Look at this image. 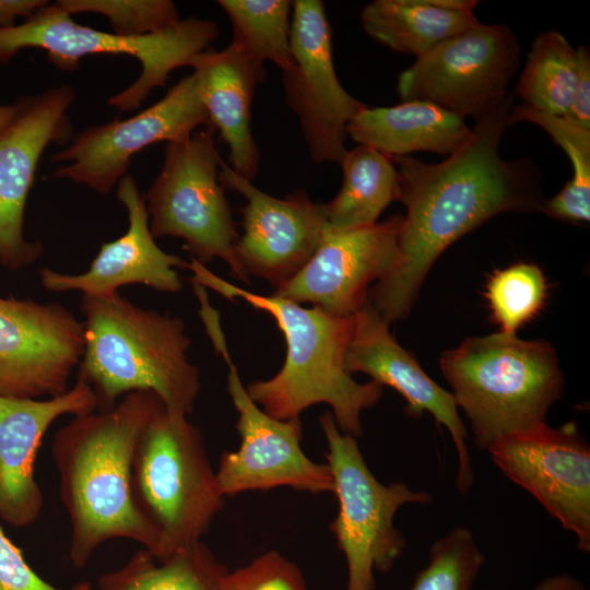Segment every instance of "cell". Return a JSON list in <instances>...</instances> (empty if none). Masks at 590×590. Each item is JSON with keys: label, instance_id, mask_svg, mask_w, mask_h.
<instances>
[{"label": "cell", "instance_id": "cell-8", "mask_svg": "<svg viewBox=\"0 0 590 590\" xmlns=\"http://www.w3.org/2000/svg\"><path fill=\"white\" fill-rule=\"evenodd\" d=\"M319 423L339 504L330 530L346 560V590H375L374 570L392 569L405 548V538L394 527L397 511L406 504L427 505L432 495L404 482L381 483L369 470L356 438L339 429L331 412H324Z\"/></svg>", "mask_w": 590, "mask_h": 590}, {"label": "cell", "instance_id": "cell-11", "mask_svg": "<svg viewBox=\"0 0 590 590\" xmlns=\"http://www.w3.org/2000/svg\"><path fill=\"white\" fill-rule=\"evenodd\" d=\"M519 61L509 26L477 22L416 58L400 73L398 94L402 102L425 101L477 120L508 97Z\"/></svg>", "mask_w": 590, "mask_h": 590}, {"label": "cell", "instance_id": "cell-7", "mask_svg": "<svg viewBox=\"0 0 590 590\" xmlns=\"http://www.w3.org/2000/svg\"><path fill=\"white\" fill-rule=\"evenodd\" d=\"M219 35L214 21L190 17L154 34L125 37L80 25L57 2H48L22 23L0 28V63L10 62L26 48L47 51L49 62L63 70H74L91 55L137 58L140 75L108 99V105L129 111L137 109L153 88L164 86L172 71L190 67Z\"/></svg>", "mask_w": 590, "mask_h": 590}, {"label": "cell", "instance_id": "cell-22", "mask_svg": "<svg viewBox=\"0 0 590 590\" xmlns=\"http://www.w3.org/2000/svg\"><path fill=\"white\" fill-rule=\"evenodd\" d=\"M263 66L232 43L222 50L198 55L190 64L199 80L209 123L228 145L231 168L250 181L260 167L250 121L256 87L267 76Z\"/></svg>", "mask_w": 590, "mask_h": 590}, {"label": "cell", "instance_id": "cell-9", "mask_svg": "<svg viewBox=\"0 0 590 590\" xmlns=\"http://www.w3.org/2000/svg\"><path fill=\"white\" fill-rule=\"evenodd\" d=\"M215 129L194 131L168 142L162 169L148 193L145 205L153 237H179L184 248L201 264L220 258L240 282L249 283L234 252L239 238L224 188L219 180L222 161Z\"/></svg>", "mask_w": 590, "mask_h": 590}, {"label": "cell", "instance_id": "cell-15", "mask_svg": "<svg viewBox=\"0 0 590 590\" xmlns=\"http://www.w3.org/2000/svg\"><path fill=\"white\" fill-rule=\"evenodd\" d=\"M497 468L528 491L590 552V447L575 422L504 438L487 450Z\"/></svg>", "mask_w": 590, "mask_h": 590}, {"label": "cell", "instance_id": "cell-12", "mask_svg": "<svg viewBox=\"0 0 590 590\" xmlns=\"http://www.w3.org/2000/svg\"><path fill=\"white\" fill-rule=\"evenodd\" d=\"M202 125H210L209 117L199 80L192 72L137 115L92 126L72 135L66 148L50 158L64 163L54 176L106 194L127 175L133 155L157 142L182 141Z\"/></svg>", "mask_w": 590, "mask_h": 590}, {"label": "cell", "instance_id": "cell-14", "mask_svg": "<svg viewBox=\"0 0 590 590\" xmlns=\"http://www.w3.org/2000/svg\"><path fill=\"white\" fill-rule=\"evenodd\" d=\"M74 97L70 85L22 96L0 132V266L11 271L33 264L44 252L40 243L24 236L25 205L45 150L72 138L68 110Z\"/></svg>", "mask_w": 590, "mask_h": 590}, {"label": "cell", "instance_id": "cell-27", "mask_svg": "<svg viewBox=\"0 0 590 590\" xmlns=\"http://www.w3.org/2000/svg\"><path fill=\"white\" fill-rule=\"evenodd\" d=\"M577 78L576 48L555 30L541 32L531 45L516 94L527 107L565 116L573 101Z\"/></svg>", "mask_w": 590, "mask_h": 590}, {"label": "cell", "instance_id": "cell-29", "mask_svg": "<svg viewBox=\"0 0 590 590\" xmlns=\"http://www.w3.org/2000/svg\"><path fill=\"white\" fill-rule=\"evenodd\" d=\"M232 28V44L264 64L271 61L282 73L294 68L291 50L292 2L288 0H219Z\"/></svg>", "mask_w": 590, "mask_h": 590}, {"label": "cell", "instance_id": "cell-6", "mask_svg": "<svg viewBox=\"0 0 590 590\" xmlns=\"http://www.w3.org/2000/svg\"><path fill=\"white\" fill-rule=\"evenodd\" d=\"M187 417L163 408L133 457L132 498L160 536L158 559L201 541L224 503L202 434Z\"/></svg>", "mask_w": 590, "mask_h": 590}, {"label": "cell", "instance_id": "cell-16", "mask_svg": "<svg viewBox=\"0 0 590 590\" xmlns=\"http://www.w3.org/2000/svg\"><path fill=\"white\" fill-rule=\"evenodd\" d=\"M83 347L82 321L63 305L0 297V396L63 393Z\"/></svg>", "mask_w": 590, "mask_h": 590}, {"label": "cell", "instance_id": "cell-28", "mask_svg": "<svg viewBox=\"0 0 590 590\" xmlns=\"http://www.w3.org/2000/svg\"><path fill=\"white\" fill-rule=\"evenodd\" d=\"M529 121L545 130L568 156L573 177L553 198L546 199L542 212L571 223L590 220V129H586L564 116L534 110L522 104L512 106L509 126Z\"/></svg>", "mask_w": 590, "mask_h": 590}, {"label": "cell", "instance_id": "cell-17", "mask_svg": "<svg viewBox=\"0 0 590 590\" xmlns=\"http://www.w3.org/2000/svg\"><path fill=\"white\" fill-rule=\"evenodd\" d=\"M219 180L247 201L244 233L234 247L240 268L248 276L264 279L278 288L317 250L327 228L324 203L312 201L303 189L283 198L271 196L237 175L223 160Z\"/></svg>", "mask_w": 590, "mask_h": 590}, {"label": "cell", "instance_id": "cell-36", "mask_svg": "<svg viewBox=\"0 0 590 590\" xmlns=\"http://www.w3.org/2000/svg\"><path fill=\"white\" fill-rule=\"evenodd\" d=\"M47 3L46 0H0V28L15 25L19 17L27 19Z\"/></svg>", "mask_w": 590, "mask_h": 590}, {"label": "cell", "instance_id": "cell-24", "mask_svg": "<svg viewBox=\"0 0 590 590\" xmlns=\"http://www.w3.org/2000/svg\"><path fill=\"white\" fill-rule=\"evenodd\" d=\"M477 22L473 13L447 11L430 0H375L361 13L367 35L416 58Z\"/></svg>", "mask_w": 590, "mask_h": 590}, {"label": "cell", "instance_id": "cell-4", "mask_svg": "<svg viewBox=\"0 0 590 590\" xmlns=\"http://www.w3.org/2000/svg\"><path fill=\"white\" fill-rule=\"evenodd\" d=\"M84 347L76 380L88 385L96 410L133 391H152L173 413H192L201 381L189 362L191 339L177 316L142 308L118 292L83 295Z\"/></svg>", "mask_w": 590, "mask_h": 590}, {"label": "cell", "instance_id": "cell-26", "mask_svg": "<svg viewBox=\"0 0 590 590\" xmlns=\"http://www.w3.org/2000/svg\"><path fill=\"white\" fill-rule=\"evenodd\" d=\"M227 568L201 541L158 559L146 548L102 575L99 590H221Z\"/></svg>", "mask_w": 590, "mask_h": 590}, {"label": "cell", "instance_id": "cell-23", "mask_svg": "<svg viewBox=\"0 0 590 590\" xmlns=\"http://www.w3.org/2000/svg\"><path fill=\"white\" fill-rule=\"evenodd\" d=\"M464 118L425 101L366 107L349 123L347 135L390 157L427 151L449 156L469 139Z\"/></svg>", "mask_w": 590, "mask_h": 590}, {"label": "cell", "instance_id": "cell-18", "mask_svg": "<svg viewBox=\"0 0 590 590\" xmlns=\"http://www.w3.org/2000/svg\"><path fill=\"white\" fill-rule=\"evenodd\" d=\"M402 215L370 226L338 232L328 227L307 263L273 294L309 303L331 315L353 317L369 286L391 269L398 252Z\"/></svg>", "mask_w": 590, "mask_h": 590}, {"label": "cell", "instance_id": "cell-38", "mask_svg": "<svg viewBox=\"0 0 590 590\" xmlns=\"http://www.w3.org/2000/svg\"><path fill=\"white\" fill-rule=\"evenodd\" d=\"M14 104L12 105H0V132L9 125L13 115H14Z\"/></svg>", "mask_w": 590, "mask_h": 590}, {"label": "cell", "instance_id": "cell-30", "mask_svg": "<svg viewBox=\"0 0 590 590\" xmlns=\"http://www.w3.org/2000/svg\"><path fill=\"white\" fill-rule=\"evenodd\" d=\"M484 296L500 332L515 335L542 310L547 282L536 264L520 262L491 274Z\"/></svg>", "mask_w": 590, "mask_h": 590}, {"label": "cell", "instance_id": "cell-5", "mask_svg": "<svg viewBox=\"0 0 590 590\" xmlns=\"http://www.w3.org/2000/svg\"><path fill=\"white\" fill-rule=\"evenodd\" d=\"M439 364L480 450L547 425L564 391L556 351L542 340L502 332L467 338Z\"/></svg>", "mask_w": 590, "mask_h": 590}, {"label": "cell", "instance_id": "cell-37", "mask_svg": "<svg viewBox=\"0 0 590 590\" xmlns=\"http://www.w3.org/2000/svg\"><path fill=\"white\" fill-rule=\"evenodd\" d=\"M533 590H587L585 585L568 574H558L545 578Z\"/></svg>", "mask_w": 590, "mask_h": 590}, {"label": "cell", "instance_id": "cell-19", "mask_svg": "<svg viewBox=\"0 0 590 590\" xmlns=\"http://www.w3.org/2000/svg\"><path fill=\"white\" fill-rule=\"evenodd\" d=\"M349 374L363 373L371 381L397 390L406 401V413L421 417L429 413L450 434L457 457L456 486L465 496L474 482L467 446L468 430L451 392L436 384L417 361L394 339L378 311L367 302L354 315V328L344 354Z\"/></svg>", "mask_w": 590, "mask_h": 590}, {"label": "cell", "instance_id": "cell-31", "mask_svg": "<svg viewBox=\"0 0 590 590\" xmlns=\"http://www.w3.org/2000/svg\"><path fill=\"white\" fill-rule=\"evenodd\" d=\"M484 563L472 532L457 527L433 543L411 590H470Z\"/></svg>", "mask_w": 590, "mask_h": 590}, {"label": "cell", "instance_id": "cell-2", "mask_svg": "<svg viewBox=\"0 0 590 590\" xmlns=\"http://www.w3.org/2000/svg\"><path fill=\"white\" fill-rule=\"evenodd\" d=\"M163 408L154 392L133 391L110 409L74 416L55 434L51 455L75 568H84L98 546L117 538L160 556V536L133 503L131 472L139 439Z\"/></svg>", "mask_w": 590, "mask_h": 590}, {"label": "cell", "instance_id": "cell-13", "mask_svg": "<svg viewBox=\"0 0 590 590\" xmlns=\"http://www.w3.org/2000/svg\"><path fill=\"white\" fill-rule=\"evenodd\" d=\"M291 50L295 66L282 78L286 103L298 118L310 157L340 164L347 151V126L368 106L338 79L322 1L292 2Z\"/></svg>", "mask_w": 590, "mask_h": 590}, {"label": "cell", "instance_id": "cell-20", "mask_svg": "<svg viewBox=\"0 0 590 590\" xmlns=\"http://www.w3.org/2000/svg\"><path fill=\"white\" fill-rule=\"evenodd\" d=\"M96 409L92 388L79 380L45 400L0 396V521L26 528L38 520L44 496L34 471L46 432L62 415L78 416Z\"/></svg>", "mask_w": 590, "mask_h": 590}, {"label": "cell", "instance_id": "cell-35", "mask_svg": "<svg viewBox=\"0 0 590 590\" xmlns=\"http://www.w3.org/2000/svg\"><path fill=\"white\" fill-rule=\"evenodd\" d=\"M576 52L578 78L570 107L564 117L590 129V55L586 46H579Z\"/></svg>", "mask_w": 590, "mask_h": 590}, {"label": "cell", "instance_id": "cell-1", "mask_svg": "<svg viewBox=\"0 0 590 590\" xmlns=\"http://www.w3.org/2000/svg\"><path fill=\"white\" fill-rule=\"evenodd\" d=\"M512 106L508 95L475 120L468 141L440 163L391 157L406 214L394 263L367 297L387 323L408 316L434 262L461 236L504 212L541 211L545 198L533 167L499 155Z\"/></svg>", "mask_w": 590, "mask_h": 590}, {"label": "cell", "instance_id": "cell-10", "mask_svg": "<svg viewBox=\"0 0 590 590\" xmlns=\"http://www.w3.org/2000/svg\"><path fill=\"white\" fill-rule=\"evenodd\" d=\"M217 314L203 318L215 351L228 367L227 391L238 412L236 429L240 445L221 456L216 479L224 497L248 491L288 486L309 493H333L334 481L327 463L310 460L300 447L303 425L298 418L278 420L248 394L231 358Z\"/></svg>", "mask_w": 590, "mask_h": 590}, {"label": "cell", "instance_id": "cell-33", "mask_svg": "<svg viewBox=\"0 0 590 590\" xmlns=\"http://www.w3.org/2000/svg\"><path fill=\"white\" fill-rule=\"evenodd\" d=\"M221 590H308L299 568L276 551L227 573Z\"/></svg>", "mask_w": 590, "mask_h": 590}, {"label": "cell", "instance_id": "cell-3", "mask_svg": "<svg viewBox=\"0 0 590 590\" xmlns=\"http://www.w3.org/2000/svg\"><path fill=\"white\" fill-rule=\"evenodd\" d=\"M191 283L211 288L231 302L241 299L269 314L284 335L282 368L267 380L246 386L249 397L278 420L298 418L309 406L328 404L339 429L362 435V412L382 397V386L359 384L344 368V354L354 328L353 317L306 308L275 294L259 295L234 285L190 258Z\"/></svg>", "mask_w": 590, "mask_h": 590}, {"label": "cell", "instance_id": "cell-34", "mask_svg": "<svg viewBox=\"0 0 590 590\" xmlns=\"http://www.w3.org/2000/svg\"><path fill=\"white\" fill-rule=\"evenodd\" d=\"M0 590H61L45 581L26 562L22 550L0 526ZM69 590H92L80 582Z\"/></svg>", "mask_w": 590, "mask_h": 590}, {"label": "cell", "instance_id": "cell-21", "mask_svg": "<svg viewBox=\"0 0 590 590\" xmlns=\"http://www.w3.org/2000/svg\"><path fill=\"white\" fill-rule=\"evenodd\" d=\"M117 198L126 208L128 229L119 238L106 241L88 269L64 274L48 268L39 271L44 288L61 293L80 291L83 295H109L127 285H144L162 293H178L182 281L177 269L187 267L179 256L164 251L149 225L145 199L132 176L117 184Z\"/></svg>", "mask_w": 590, "mask_h": 590}, {"label": "cell", "instance_id": "cell-25", "mask_svg": "<svg viewBox=\"0 0 590 590\" xmlns=\"http://www.w3.org/2000/svg\"><path fill=\"white\" fill-rule=\"evenodd\" d=\"M343 182L324 203L327 225L338 232L370 226L399 198V174L392 158L358 144L341 161Z\"/></svg>", "mask_w": 590, "mask_h": 590}, {"label": "cell", "instance_id": "cell-32", "mask_svg": "<svg viewBox=\"0 0 590 590\" xmlns=\"http://www.w3.org/2000/svg\"><path fill=\"white\" fill-rule=\"evenodd\" d=\"M70 15L95 13L106 16L113 33L139 37L161 32L180 21L170 0H58Z\"/></svg>", "mask_w": 590, "mask_h": 590}]
</instances>
